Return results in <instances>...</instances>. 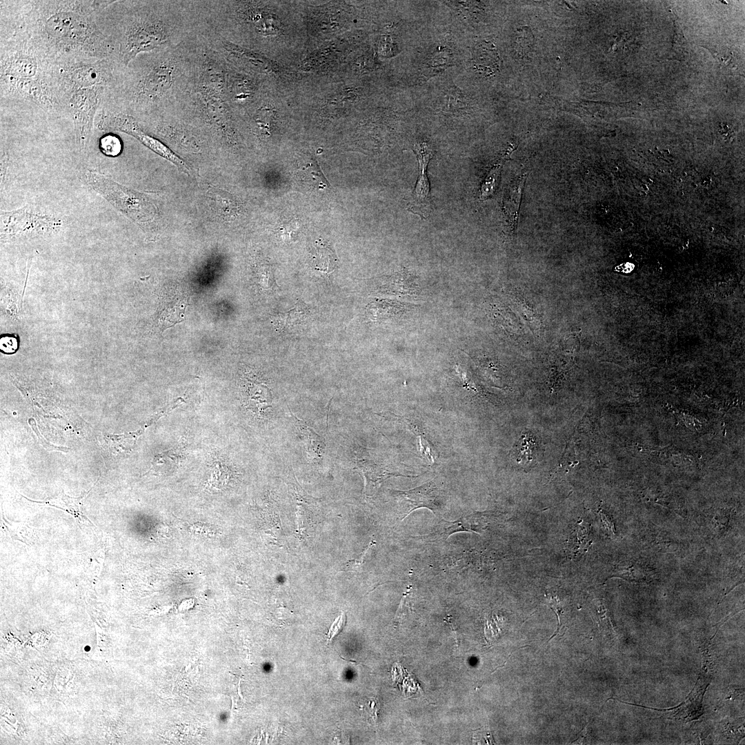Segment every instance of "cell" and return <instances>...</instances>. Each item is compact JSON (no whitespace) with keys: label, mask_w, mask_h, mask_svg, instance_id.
I'll use <instances>...</instances> for the list:
<instances>
[{"label":"cell","mask_w":745,"mask_h":745,"mask_svg":"<svg viewBox=\"0 0 745 745\" xmlns=\"http://www.w3.org/2000/svg\"><path fill=\"white\" fill-rule=\"evenodd\" d=\"M542 450L537 437L525 433L515 444L513 455L517 462L523 466H531L542 457Z\"/></svg>","instance_id":"15"},{"label":"cell","mask_w":745,"mask_h":745,"mask_svg":"<svg viewBox=\"0 0 745 745\" xmlns=\"http://www.w3.org/2000/svg\"><path fill=\"white\" fill-rule=\"evenodd\" d=\"M439 490L434 481H430L417 488L408 490H395L401 504L404 519L410 513L419 508H426L433 513L439 510Z\"/></svg>","instance_id":"12"},{"label":"cell","mask_w":745,"mask_h":745,"mask_svg":"<svg viewBox=\"0 0 745 745\" xmlns=\"http://www.w3.org/2000/svg\"><path fill=\"white\" fill-rule=\"evenodd\" d=\"M145 428H140L135 432L120 435L106 434L104 439L113 454L130 453L134 448L137 439L143 433Z\"/></svg>","instance_id":"19"},{"label":"cell","mask_w":745,"mask_h":745,"mask_svg":"<svg viewBox=\"0 0 745 745\" xmlns=\"http://www.w3.org/2000/svg\"><path fill=\"white\" fill-rule=\"evenodd\" d=\"M673 17L675 26V37L673 43L672 52L675 54V59H678L688 54L689 43L684 37L677 16L673 13Z\"/></svg>","instance_id":"22"},{"label":"cell","mask_w":745,"mask_h":745,"mask_svg":"<svg viewBox=\"0 0 745 745\" xmlns=\"http://www.w3.org/2000/svg\"><path fill=\"white\" fill-rule=\"evenodd\" d=\"M119 50L122 61L128 64L139 53L163 46L168 34L163 23L153 17H137L123 26Z\"/></svg>","instance_id":"3"},{"label":"cell","mask_w":745,"mask_h":745,"mask_svg":"<svg viewBox=\"0 0 745 745\" xmlns=\"http://www.w3.org/2000/svg\"><path fill=\"white\" fill-rule=\"evenodd\" d=\"M90 490L78 497H70L61 492L57 497L48 498L41 501L26 499L32 502L64 510L72 515L79 524H82L88 521L83 513V504Z\"/></svg>","instance_id":"16"},{"label":"cell","mask_w":745,"mask_h":745,"mask_svg":"<svg viewBox=\"0 0 745 745\" xmlns=\"http://www.w3.org/2000/svg\"><path fill=\"white\" fill-rule=\"evenodd\" d=\"M379 46V54L384 57L394 56L398 50L397 44L393 41L390 35H386Z\"/></svg>","instance_id":"26"},{"label":"cell","mask_w":745,"mask_h":745,"mask_svg":"<svg viewBox=\"0 0 745 745\" xmlns=\"http://www.w3.org/2000/svg\"><path fill=\"white\" fill-rule=\"evenodd\" d=\"M59 69V84L72 94L81 89L106 85L112 76L107 60L67 63Z\"/></svg>","instance_id":"6"},{"label":"cell","mask_w":745,"mask_h":745,"mask_svg":"<svg viewBox=\"0 0 745 745\" xmlns=\"http://www.w3.org/2000/svg\"><path fill=\"white\" fill-rule=\"evenodd\" d=\"M99 148L106 156L116 157L121 152L122 143L117 136L106 135L100 139Z\"/></svg>","instance_id":"24"},{"label":"cell","mask_w":745,"mask_h":745,"mask_svg":"<svg viewBox=\"0 0 745 745\" xmlns=\"http://www.w3.org/2000/svg\"><path fill=\"white\" fill-rule=\"evenodd\" d=\"M61 221L31 206L12 211H1V240L19 236L34 235L52 232L59 228Z\"/></svg>","instance_id":"4"},{"label":"cell","mask_w":745,"mask_h":745,"mask_svg":"<svg viewBox=\"0 0 745 745\" xmlns=\"http://www.w3.org/2000/svg\"><path fill=\"white\" fill-rule=\"evenodd\" d=\"M297 170V174L301 181L311 188L326 190L330 188V184L324 177L317 161L310 157L307 159Z\"/></svg>","instance_id":"18"},{"label":"cell","mask_w":745,"mask_h":745,"mask_svg":"<svg viewBox=\"0 0 745 745\" xmlns=\"http://www.w3.org/2000/svg\"><path fill=\"white\" fill-rule=\"evenodd\" d=\"M473 742L477 744H495L491 731L487 728H481L474 731Z\"/></svg>","instance_id":"29"},{"label":"cell","mask_w":745,"mask_h":745,"mask_svg":"<svg viewBox=\"0 0 745 745\" xmlns=\"http://www.w3.org/2000/svg\"><path fill=\"white\" fill-rule=\"evenodd\" d=\"M412 148L418 161L419 175L415 188L408 199L406 207L409 211L426 219L432 212L427 167L433 156L434 150L430 141L425 139H417Z\"/></svg>","instance_id":"8"},{"label":"cell","mask_w":745,"mask_h":745,"mask_svg":"<svg viewBox=\"0 0 745 745\" xmlns=\"http://www.w3.org/2000/svg\"><path fill=\"white\" fill-rule=\"evenodd\" d=\"M363 707L369 716L376 723L380 709V703L375 697H370L363 704Z\"/></svg>","instance_id":"30"},{"label":"cell","mask_w":745,"mask_h":745,"mask_svg":"<svg viewBox=\"0 0 745 745\" xmlns=\"http://www.w3.org/2000/svg\"><path fill=\"white\" fill-rule=\"evenodd\" d=\"M482 526L480 516L471 514L463 516L454 522L441 520L433 532L424 536H419V539L435 541L446 539L451 535L459 532L479 533Z\"/></svg>","instance_id":"13"},{"label":"cell","mask_w":745,"mask_h":745,"mask_svg":"<svg viewBox=\"0 0 745 745\" xmlns=\"http://www.w3.org/2000/svg\"><path fill=\"white\" fill-rule=\"evenodd\" d=\"M175 67L168 61L155 65L140 80L135 96L143 103H151L162 97L173 81Z\"/></svg>","instance_id":"10"},{"label":"cell","mask_w":745,"mask_h":745,"mask_svg":"<svg viewBox=\"0 0 745 745\" xmlns=\"http://www.w3.org/2000/svg\"><path fill=\"white\" fill-rule=\"evenodd\" d=\"M525 174L519 177L517 179L513 182L511 188L512 192H510L509 193L510 195H511L512 197V202L508 203V205H510L508 208V216L510 215V220L513 226H514V223L515 224L516 223L519 206L521 200L522 190L525 181Z\"/></svg>","instance_id":"23"},{"label":"cell","mask_w":745,"mask_h":745,"mask_svg":"<svg viewBox=\"0 0 745 745\" xmlns=\"http://www.w3.org/2000/svg\"><path fill=\"white\" fill-rule=\"evenodd\" d=\"M302 435H307L306 439L309 441V448H312L315 455L319 456L321 450L324 448V440L312 431L306 424L300 419H297Z\"/></svg>","instance_id":"25"},{"label":"cell","mask_w":745,"mask_h":745,"mask_svg":"<svg viewBox=\"0 0 745 745\" xmlns=\"http://www.w3.org/2000/svg\"><path fill=\"white\" fill-rule=\"evenodd\" d=\"M313 268L325 274L335 270L337 258L330 245L324 240H317L310 252Z\"/></svg>","instance_id":"17"},{"label":"cell","mask_w":745,"mask_h":745,"mask_svg":"<svg viewBox=\"0 0 745 745\" xmlns=\"http://www.w3.org/2000/svg\"><path fill=\"white\" fill-rule=\"evenodd\" d=\"M101 90L102 86L81 89L74 92L70 99L76 140L81 150H84L88 143Z\"/></svg>","instance_id":"7"},{"label":"cell","mask_w":745,"mask_h":745,"mask_svg":"<svg viewBox=\"0 0 745 745\" xmlns=\"http://www.w3.org/2000/svg\"><path fill=\"white\" fill-rule=\"evenodd\" d=\"M97 653L98 655L103 657H108V636L103 631L101 633L97 630V646L95 653Z\"/></svg>","instance_id":"31"},{"label":"cell","mask_w":745,"mask_h":745,"mask_svg":"<svg viewBox=\"0 0 745 745\" xmlns=\"http://www.w3.org/2000/svg\"><path fill=\"white\" fill-rule=\"evenodd\" d=\"M510 153V150L508 148L492 166L481 183L479 192L480 200H486L494 195L499 183L501 168Z\"/></svg>","instance_id":"20"},{"label":"cell","mask_w":745,"mask_h":745,"mask_svg":"<svg viewBox=\"0 0 745 745\" xmlns=\"http://www.w3.org/2000/svg\"><path fill=\"white\" fill-rule=\"evenodd\" d=\"M375 544L374 540H372L369 545L365 548L364 551L361 554L359 559L348 561L346 564V568L352 571L358 572L362 567L364 562V559L370 550L372 545Z\"/></svg>","instance_id":"32"},{"label":"cell","mask_w":745,"mask_h":745,"mask_svg":"<svg viewBox=\"0 0 745 745\" xmlns=\"http://www.w3.org/2000/svg\"><path fill=\"white\" fill-rule=\"evenodd\" d=\"M346 617L344 613L335 619L327 633V644L331 642L335 636L341 632L346 624Z\"/></svg>","instance_id":"28"},{"label":"cell","mask_w":745,"mask_h":745,"mask_svg":"<svg viewBox=\"0 0 745 745\" xmlns=\"http://www.w3.org/2000/svg\"><path fill=\"white\" fill-rule=\"evenodd\" d=\"M307 312L308 310L304 304L298 301L290 310L285 313H280L276 317L275 321L280 328L290 327L293 324L302 321Z\"/></svg>","instance_id":"21"},{"label":"cell","mask_w":745,"mask_h":745,"mask_svg":"<svg viewBox=\"0 0 745 745\" xmlns=\"http://www.w3.org/2000/svg\"><path fill=\"white\" fill-rule=\"evenodd\" d=\"M104 3L92 1H47L34 22L36 41L53 54L92 57L108 55L110 44L91 17V12Z\"/></svg>","instance_id":"1"},{"label":"cell","mask_w":745,"mask_h":745,"mask_svg":"<svg viewBox=\"0 0 745 745\" xmlns=\"http://www.w3.org/2000/svg\"><path fill=\"white\" fill-rule=\"evenodd\" d=\"M0 348L6 354L14 353L18 349V339L13 335H2L0 339Z\"/></svg>","instance_id":"27"},{"label":"cell","mask_w":745,"mask_h":745,"mask_svg":"<svg viewBox=\"0 0 745 745\" xmlns=\"http://www.w3.org/2000/svg\"><path fill=\"white\" fill-rule=\"evenodd\" d=\"M103 124L133 136L153 152L177 166L186 168L182 159L160 141L146 134L130 116L120 114L106 115L103 118Z\"/></svg>","instance_id":"9"},{"label":"cell","mask_w":745,"mask_h":745,"mask_svg":"<svg viewBox=\"0 0 745 745\" xmlns=\"http://www.w3.org/2000/svg\"><path fill=\"white\" fill-rule=\"evenodd\" d=\"M29 48H15L3 55L1 59V77L17 79L29 80L38 74L39 63L34 53L29 52Z\"/></svg>","instance_id":"11"},{"label":"cell","mask_w":745,"mask_h":745,"mask_svg":"<svg viewBox=\"0 0 745 745\" xmlns=\"http://www.w3.org/2000/svg\"><path fill=\"white\" fill-rule=\"evenodd\" d=\"M203 531L205 532V533H207L206 530H203ZM199 532H202V529L201 528L199 529Z\"/></svg>","instance_id":"33"},{"label":"cell","mask_w":745,"mask_h":745,"mask_svg":"<svg viewBox=\"0 0 745 745\" xmlns=\"http://www.w3.org/2000/svg\"><path fill=\"white\" fill-rule=\"evenodd\" d=\"M84 178L92 190L142 228L152 226L157 210L150 196L122 186L95 170H86Z\"/></svg>","instance_id":"2"},{"label":"cell","mask_w":745,"mask_h":745,"mask_svg":"<svg viewBox=\"0 0 745 745\" xmlns=\"http://www.w3.org/2000/svg\"><path fill=\"white\" fill-rule=\"evenodd\" d=\"M499 57L494 45L482 41L474 46L473 68L484 76L494 75L499 68Z\"/></svg>","instance_id":"14"},{"label":"cell","mask_w":745,"mask_h":745,"mask_svg":"<svg viewBox=\"0 0 745 745\" xmlns=\"http://www.w3.org/2000/svg\"><path fill=\"white\" fill-rule=\"evenodd\" d=\"M414 63L413 81L420 84L459 63V49L446 39L422 50Z\"/></svg>","instance_id":"5"}]
</instances>
